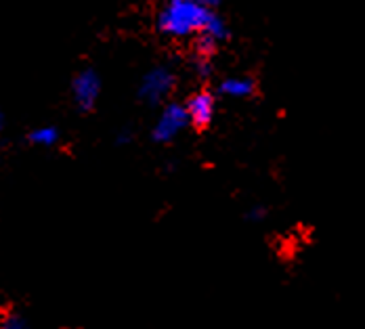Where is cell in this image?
<instances>
[{
  "label": "cell",
  "mask_w": 365,
  "mask_h": 329,
  "mask_svg": "<svg viewBox=\"0 0 365 329\" xmlns=\"http://www.w3.org/2000/svg\"><path fill=\"white\" fill-rule=\"evenodd\" d=\"M187 111L191 118V124L197 132H204L210 122H212V113H215V99L208 90H200L197 95H193L187 103Z\"/></svg>",
  "instance_id": "cell-1"
},
{
  "label": "cell",
  "mask_w": 365,
  "mask_h": 329,
  "mask_svg": "<svg viewBox=\"0 0 365 329\" xmlns=\"http://www.w3.org/2000/svg\"><path fill=\"white\" fill-rule=\"evenodd\" d=\"M195 48H197L202 59H208L217 53V42L212 36H200L195 40Z\"/></svg>",
  "instance_id": "cell-2"
},
{
  "label": "cell",
  "mask_w": 365,
  "mask_h": 329,
  "mask_svg": "<svg viewBox=\"0 0 365 329\" xmlns=\"http://www.w3.org/2000/svg\"><path fill=\"white\" fill-rule=\"evenodd\" d=\"M0 329H28V328H26V323H24L21 319H17V317H9V319L2 323V328Z\"/></svg>",
  "instance_id": "cell-3"
}]
</instances>
